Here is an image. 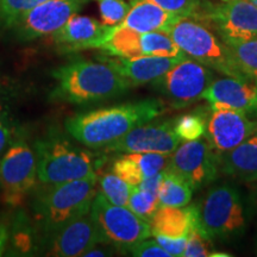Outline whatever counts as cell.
Masks as SVG:
<instances>
[{"mask_svg": "<svg viewBox=\"0 0 257 257\" xmlns=\"http://www.w3.org/2000/svg\"><path fill=\"white\" fill-rule=\"evenodd\" d=\"M112 30L113 27L76 14L60 30L54 32L53 40L66 50L100 49Z\"/></svg>", "mask_w": 257, "mask_h": 257, "instance_id": "ac0fdd59", "label": "cell"}, {"mask_svg": "<svg viewBox=\"0 0 257 257\" xmlns=\"http://www.w3.org/2000/svg\"><path fill=\"white\" fill-rule=\"evenodd\" d=\"M198 22L216 29L221 40L245 41L257 37V5L250 0H227L205 4Z\"/></svg>", "mask_w": 257, "mask_h": 257, "instance_id": "9c48e42d", "label": "cell"}, {"mask_svg": "<svg viewBox=\"0 0 257 257\" xmlns=\"http://www.w3.org/2000/svg\"><path fill=\"white\" fill-rule=\"evenodd\" d=\"M185 57L184 53L179 56H141L131 59L117 56L108 60L133 87L157 81Z\"/></svg>", "mask_w": 257, "mask_h": 257, "instance_id": "d6986e66", "label": "cell"}, {"mask_svg": "<svg viewBox=\"0 0 257 257\" xmlns=\"http://www.w3.org/2000/svg\"><path fill=\"white\" fill-rule=\"evenodd\" d=\"M242 69L257 83V37L245 41H226Z\"/></svg>", "mask_w": 257, "mask_h": 257, "instance_id": "cb8c5ba5", "label": "cell"}, {"mask_svg": "<svg viewBox=\"0 0 257 257\" xmlns=\"http://www.w3.org/2000/svg\"><path fill=\"white\" fill-rule=\"evenodd\" d=\"M213 81L211 68L185 57L156 82L173 106L185 107L202 99L205 91Z\"/></svg>", "mask_w": 257, "mask_h": 257, "instance_id": "7c38bea8", "label": "cell"}, {"mask_svg": "<svg viewBox=\"0 0 257 257\" xmlns=\"http://www.w3.org/2000/svg\"><path fill=\"white\" fill-rule=\"evenodd\" d=\"M219 159L213 153L208 138L187 141L170 154L167 168L180 176L192 189H199L214 181Z\"/></svg>", "mask_w": 257, "mask_h": 257, "instance_id": "30bf717a", "label": "cell"}, {"mask_svg": "<svg viewBox=\"0 0 257 257\" xmlns=\"http://www.w3.org/2000/svg\"><path fill=\"white\" fill-rule=\"evenodd\" d=\"M207 138L214 150L226 153L248 140L257 131V120L245 112L229 107L212 108Z\"/></svg>", "mask_w": 257, "mask_h": 257, "instance_id": "2e32d148", "label": "cell"}, {"mask_svg": "<svg viewBox=\"0 0 257 257\" xmlns=\"http://www.w3.org/2000/svg\"><path fill=\"white\" fill-rule=\"evenodd\" d=\"M212 240L205 237L198 227L191 231L184 251L186 257H207L212 255Z\"/></svg>", "mask_w": 257, "mask_h": 257, "instance_id": "1f68e13d", "label": "cell"}, {"mask_svg": "<svg viewBox=\"0 0 257 257\" xmlns=\"http://www.w3.org/2000/svg\"><path fill=\"white\" fill-rule=\"evenodd\" d=\"M198 206H160L149 224L153 234H163L170 238L188 237L192 230L198 227Z\"/></svg>", "mask_w": 257, "mask_h": 257, "instance_id": "ffe728a7", "label": "cell"}, {"mask_svg": "<svg viewBox=\"0 0 257 257\" xmlns=\"http://www.w3.org/2000/svg\"><path fill=\"white\" fill-rule=\"evenodd\" d=\"M37 176L43 185H56L96 175L93 155L68 141L51 138L36 146Z\"/></svg>", "mask_w": 257, "mask_h": 257, "instance_id": "8992f818", "label": "cell"}, {"mask_svg": "<svg viewBox=\"0 0 257 257\" xmlns=\"http://www.w3.org/2000/svg\"><path fill=\"white\" fill-rule=\"evenodd\" d=\"M98 181L100 186V192L108 201L119 206H127L133 186L115 175L113 172L101 175Z\"/></svg>", "mask_w": 257, "mask_h": 257, "instance_id": "d4e9b609", "label": "cell"}, {"mask_svg": "<svg viewBox=\"0 0 257 257\" xmlns=\"http://www.w3.org/2000/svg\"><path fill=\"white\" fill-rule=\"evenodd\" d=\"M37 159L24 141L12 143L0 160V191L6 204L17 206L35 188Z\"/></svg>", "mask_w": 257, "mask_h": 257, "instance_id": "ba28073f", "label": "cell"}, {"mask_svg": "<svg viewBox=\"0 0 257 257\" xmlns=\"http://www.w3.org/2000/svg\"><path fill=\"white\" fill-rule=\"evenodd\" d=\"M127 207L134 213H136L138 217L143 218L147 221H150L154 213L160 207L159 197L152 194V193L142 191L138 186H133L130 198H128Z\"/></svg>", "mask_w": 257, "mask_h": 257, "instance_id": "4316f807", "label": "cell"}, {"mask_svg": "<svg viewBox=\"0 0 257 257\" xmlns=\"http://www.w3.org/2000/svg\"><path fill=\"white\" fill-rule=\"evenodd\" d=\"M89 0H48L27 12L14 24L22 40L30 41L60 30Z\"/></svg>", "mask_w": 257, "mask_h": 257, "instance_id": "4fadbf2b", "label": "cell"}, {"mask_svg": "<svg viewBox=\"0 0 257 257\" xmlns=\"http://www.w3.org/2000/svg\"><path fill=\"white\" fill-rule=\"evenodd\" d=\"M223 2H227V0H223Z\"/></svg>", "mask_w": 257, "mask_h": 257, "instance_id": "f35d334b", "label": "cell"}, {"mask_svg": "<svg viewBox=\"0 0 257 257\" xmlns=\"http://www.w3.org/2000/svg\"><path fill=\"white\" fill-rule=\"evenodd\" d=\"M198 210V229L208 239L234 238L245 229L242 197L233 186L210 189Z\"/></svg>", "mask_w": 257, "mask_h": 257, "instance_id": "5b68a950", "label": "cell"}, {"mask_svg": "<svg viewBox=\"0 0 257 257\" xmlns=\"http://www.w3.org/2000/svg\"><path fill=\"white\" fill-rule=\"evenodd\" d=\"M44 2L48 0H0V25L12 28L19 18Z\"/></svg>", "mask_w": 257, "mask_h": 257, "instance_id": "83f0119b", "label": "cell"}, {"mask_svg": "<svg viewBox=\"0 0 257 257\" xmlns=\"http://www.w3.org/2000/svg\"><path fill=\"white\" fill-rule=\"evenodd\" d=\"M221 170L226 174L251 182L257 180V131L248 140L229 152L223 153L219 160Z\"/></svg>", "mask_w": 257, "mask_h": 257, "instance_id": "7402d4cb", "label": "cell"}, {"mask_svg": "<svg viewBox=\"0 0 257 257\" xmlns=\"http://www.w3.org/2000/svg\"><path fill=\"white\" fill-rule=\"evenodd\" d=\"M4 123V106H3L2 101H0V124Z\"/></svg>", "mask_w": 257, "mask_h": 257, "instance_id": "74e56055", "label": "cell"}, {"mask_svg": "<svg viewBox=\"0 0 257 257\" xmlns=\"http://www.w3.org/2000/svg\"><path fill=\"white\" fill-rule=\"evenodd\" d=\"M130 2L134 3L138 0H130ZM143 2L153 3L165 9L166 11L181 16V17L193 18L195 21L200 19L205 4H206L204 0H143Z\"/></svg>", "mask_w": 257, "mask_h": 257, "instance_id": "f1b7e54d", "label": "cell"}, {"mask_svg": "<svg viewBox=\"0 0 257 257\" xmlns=\"http://www.w3.org/2000/svg\"><path fill=\"white\" fill-rule=\"evenodd\" d=\"M124 251H128L136 257H170L169 253L157 243L156 239L153 240L149 238L133 244Z\"/></svg>", "mask_w": 257, "mask_h": 257, "instance_id": "d6a6232c", "label": "cell"}, {"mask_svg": "<svg viewBox=\"0 0 257 257\" xmlns=\"http://www.w3.org/2000/svg\"><path fill=\"white\" fill-rule=\"evenodd\" d=\"M165 111L162 101L144 99L75 114L66 120L64 126L78 142L99 149L118 141L133 128L154 120Z\"/></svg>", "mask_w": 257, "mask_h": 257, "instance_id": "6da1fadb", "label": "cell"}, {"mask_svg": "<svg viewBox=\"0 0 257 257\" xmlns=\"http://www.w3.org/2000/svg\"><path fill=\"white\" fill-rule=\"evenodd\" d=\"M99 243H108L91 216V211L67 221L51 233L49 256H83Z\"/></svg>", "mask_w": 257, "mask_h": 257, "instance_id": "9a60e30c", "label": "cell"}, {"mask_svg": "<svg viewBox=\"0 0 257 257\" xmlns=\"http://www.w3.org/2000/svg\"><path fill=\"white\" fill-rule=\"evenodd\" d=\"M206 120L200 112L184 114L174 120V130L182 142L195 141L204 136L206 133Z\"/></svg>", "mask_w": 257, "mask_h": 257, "instance_id": "484cf974", "label": "cell"}, {"mask_svg": "<svg viewBox=\"0 0 257 257\" xmlns=\"http://www.w3.org/2000/svg\"><path fill=\"white\" fill-rule=\"evenodd\" d=\"M182 141L174 130V120L149 121L133 128L115 142L104 147L108 153L173 154Z\"/></svg>", "mask_w": 257, "mask_h": 257, "instance_id": "5bb4252c", "label": "cell"}, {"mask_svg": "<svg viewBox=\"0 0 257 257\" xmlns=\"http://www.w3.org/2000/svg\"><path fill=\"white\" fill-rule=\"evenodd\" d=\"M131 4L133 6L120 25L137 32H168L172 25L181 17L149 2L138 0Z\"/></svg>", "mask_w": 257, "mask_h": 257, "instance_id": "44dd1931", "label": "cell"}, {"mask_svg": "<svg viewBox=\"0 0 257 257\" xmlns=\"http://www.w3.org/2000/svg\"><path fill=\"white\" fill-rule=\"evenodd\" d=\"M102 23L108 27H117L126 17L131 6L124 0H96Z\"/></svg>", "mask_w": 257, "mask_h": 257, "instance_id": "f546056e", "label": "cell"}, {"mask_svg": "<svg viewBox=\"0 0 257 257\" xmlns=\"http://www.w3.org/2000/svg\"><path fill=\"white\" fill-rule=\"evenodd\" d=\"M157 240V243L169 253L170 256H184V251L187 243V237H181V238H170L163 234H153Z\"/></svg>", "mask_w": 257, "mask_h": 257, "instance_id": "836d02e7", "label": "cell"}, {"mask_svg": "<svg viewBox=\"0 0 257 257\" xmlns=\"http://www.w3.org/2000/svg\"><path fill=\"white\" fill-rule=\"evenodd\" d=\"M100 49L113 56L128 59L141 56H179L184 54L165 31L137 32L120 24L113 27Z\"/></svg>", "mask_w": 257, "mask_h": 257, "instance_id": "8fae6325", "label": "cell"}, {"mask_svg": "<svg viewBox=\"0 0 257 257\" xmlns=\"http://www.w3.org/2000/svg\"><path fill=\"white\" fill-rule=\"evenodd\" d=\"M51 75L55 80L53 98L69 104L106 100L131 87L108 59L73 61L56 68Z\"/></svg>", "mask_w": 257, "mask_h": 257, "instance_id": "7a4b0ae2", "label": "cell"}, {"mask_svg": "<svg viewBox=\"0 0 257 257\" xmlns=\"http://www.w3.org/2000/svg\"><path fill=\"white\" fill-rule=\"evenodd\" d=\"M98 176L73 180L56 185H47L35 197L34 214L37 223L48 233L80 214L91 211L96 194Z\"/></svg>", "mask_w": 257, "mask_h": 257, "instance_id": "3957f363", "label": "cell"}, {"mask_svg": "<svg viewBox=\"0 0 257 257\" xmlns=\"http://www.w3.org/2000/svg\"><path fill=\"white\" fill-rule=\"evenodd\" d=\"M91 216L107 242L123 250L153 236L149 221L138 217L127 206L112 204L100 191L92 201Z\"/></svg>", "mask_w": 257, "mask_h": 257, "instance_id": "52a82bcc", "label": "cell"}, {"mask_svg": "<svg viewBox=\"0 0 257 257\" xmlns=\"http://www.w3.org/2000/svg\"><path fill=\"white\" fill-rule=\"evenodd\" d=\"M163 179H165V170H162V172L157 173V174L153 176H149V178L144 179L143 181L138 185V187L142 189V191L152 193V194L159 197V192H160L161 186H162Z\"/></svg>", "mask_w": 257, "mask_h": 257, "instance_id": "e575fe53", "label": "cell"}, {"mask_svg": "<svg viewBox=\"0 0 257 257\" xmlns=\"http://www.w3.org/2000/svg\"><path fill=\"white\" fill-rule=\"evenodd\" d=\"M112 172L131 186H138L144 180L140 167L131 156V154H124L114 161Z\"/></svg>", "mask_w": 257, "mask_h": 257, "instance_id": "4dcf8cb0", "label": "cell"}, {"mask_svg": "<svg viewBox=\"0 0 257 257\" xmlns=\"http://www.w3.org/2000/svg\"><path fill=\"white\" fill-rule=\"evenodd\" d=\"M202 99L211 104V108L229 107L245 113H257V83L227 76L214 80L205 91Z\"/></svg>", "mask_w": 257, "mask_h": 257, "instance_id": "e0dca14e", "label": "cell"}, {"mask_svg": "<svg viewBox=\"0 0 257 257\" xmlns=\"http://www.w3.org/2000/svg\"><path fill=\"white\" fill-rule=\"evenodd\" d=\"M192 191L188 184L168 168L165 169V179L159 192L160 206L184 207L191 202Z\"/></svg>", "mask_w": 257, "mask_h": 257, "instance_id": "603a6c76", "label": "cell"}, {"mask_svg": "<svg viewBox=\"0 0 257 257\" xmlns=\"http://www.w3.org/2000/svg\"><path fill=\"white\" fill-rule=\"evenodd\" d=\"M9 242V226L4 221L0 220V256L5 251Z\"/></svg>", "mask_w": 257, "mask_h": 257, "instance_id": "d590c367", "label": "cell"}, {"mask_svg": "<svg viewBox=\"0 0 257 257\" xmlns=\"http://www.w3.org/2000/svg\"><path fill=\"white\" fill-rule=\"evenodd\" d=\"M167 34L191 59L226 76L251 80L239 66L230 47L207 25L193 18L180 17Z\"/></svg>", "mask_w": 257, "mask_h": 257, "instance_id": "277c9868", "label": "cell"}, {"mask_svg": "<svg viewBox=\"0 0 257 257\" xmlns=\"http://www.w3.org/2000/svg\"><path fill=\"white\" fill-rule=\"evenodd\" d=\"M10 136H11V128H10L5 123L0 124V153L4 150L6 143L9 142Z\"/></svg>", "mask_w": 257, "mask_h": 257, "instance_id": "8d00e7d4", "label": "cell"}]
</instances>
